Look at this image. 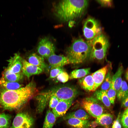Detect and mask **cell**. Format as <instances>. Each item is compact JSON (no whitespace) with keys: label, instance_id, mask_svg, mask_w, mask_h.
<instances>
[{"label":"cell","instance_id":"1","mask_svg":"<svg viewBox=\"0 0 128 128\" xmlns=\"http://www.w3.org/2000/svg\"><path fill=\"white\" fill-rule=\"evenodd\" d=\"M36 85L33 80L24 87L9 90H0V108L3 110H17L21 109L34 96Z\"/></svg>","mask_w":128,"mask_h":128},{"label":"cell","instance_id":"2","mask_svg":"<svg viewBox=\"0 0 128 128\" xmlns=\"http://www.w3.org/2000/svg\"><path fill=\"white\" fill-rule=\"evenodd\" d=\"M88 0H62L54 4L53 11L60 22H66L81 17L88 6Z\"/></svg>","mask_w":128,"mask_h":128},{"label":"cell","instance_id":"3","mask_svg":"<svg viewBox=\"0 0 128 128\" xmlns=\"http://www.w3.org/2000/svg\"><path fill=\"white\" fill-rule=\"evenodd\" d=\"M91 50L89 42L79 38L74 40L68 48L66 51V56L71 64L82 63L90 58Z\"/></svg>","mask_w":128,"mask_h":128},{"label":"cell","instance_id":"4","mask_svg":"<svg viewBox=\"0 0 128 128\" xmlns=\"http://www.w3.org/2000/svg\"><path fill=\"white\" fill-rule=\"evenodd\" d=\"M91 50V59L101 60L105 57L109 46L108 38L101 34L89 41Z\"/></svg>","mask_w":128,"mask_h":128},{"label":"cell","instance_id":"5","mask_svg":"<svg viewBox=\"0 0 128 128\" xmlns=\"http://www.w3.org/2000/svg\"><path fill=\"white\" fill-rule=\"evenodd\" d=\"M101 102L94 96H90L82 99L81 105L89 114L96 118L104 113L105 111Z\"/></svg>","mask_w":128,"mask_h":128},{"label":"cell","instance_id":"6","mask_svg":"<svg viewBox=\"0 0 128 128\" xmlns=\"http://www.w3.org/2000/svg\"><path fill=\"white\" fill-rule=\"evenodd\" d=\"M46 92L50 97L54 96L59 100H73L78 93L75 87L68 85L57 86Z\"/></svg>","mask_w":128,"mask_h":128},{"label":"cell","instance_id":"7","mask_svg":"<svg viewBox=\"0 0 128 128\" xmlns=\"http://www.w3.org/2000/svg\"><path fill=\"white\" fill-rule=\"evenodd\" d=\"M101 28L98 21L95 18L89 17L85 21L83 32L84 36L88 41L93 39L101 34Z\"/></svg>","mask_w":128,"mask_h":128},{"label":"cell","instance_id":"8","mask_svg":"<svg viewBox=\"0 0 128 128\" xmlns=\"http://www.w3.org/2000/svg\"><path fill=\"white\" fill-rule=\"evenodd\" d=\"M33 117L26 112H20L16 115L10 128H31L34 123Z\"/></svg>","mask_w":128,"mask_h":128},{"label":"cell","instance_id":"9","mask_svg":"<svg viewBox=\"0 0 128 128\" xmlns=\"http://www.w3.org/2000/svg\"><path fill=\"white\" fill-rule=\"evenodd\" d=\"M37 52L41 56L47 58L55 53V47L53 43L46 37L41 39L37 47Z\"/></svg>","mask_w":128,"mask_h":128},{"label":"cell","instance_id":"10","mask_svg":"<svg viewBox=\"0 0 128 128\" xmlns=\"http://www.w3.org/2000/svg\"><path fill=\"white\" fill-rule=\"evenodd\" d=\"M22 60L19 53H16L8 60V67L5 70L13 74L20 73L22 71Z\"/></svg>","mask_w":128,"mask_h":128},{"label":"cell","instance_id":"11","mask_svg":"<svg viewBox=\"0 0 128 128\" xmlns=\"http://www.w3.org/2000/svg\"><path fill=\"white\" fill-rule=\"evenodd\" d=\"M51 69L62 67L63 66L71 64L68 58L63 55H58L53 54L47 58Z\"/></svg>","mask_w":128,"mask_h":128},{"label":"cell","instance_id":"12","mask_svg":"<svg viewBox=\"0 0 128 128\" xmlns=\"http://www.w3.org/2000/svg\"><path fill=\"white\" fill-rule=\"evenodd\" d=\"M110 66V64H108L91 74L94 83L93 91L102 83Z\"/></svg>","mask_w":128,"mask_h":128},{"label":"cell","instance_id":"13","mask_svg":"<svg viewBox=\"0 0 128 128\" xmlns=\"http://www.w3.org/2000/svg\"><path fill=\"white\" fill-rule=\"evenodd\" d=\"M22 71L28 79L32 75L38 74L43 71L38 67L31 64L26 60H22Z\"/></svg>","mask_w":128,"mask_h":128},{"label":"cell","instance_id":"14","mask_svg":"<svg viewBox=\"0 0 128 128\" xmlns=\"http://www.w3.org/2000/svg\"><path fill=\"white\" fill-rule=\"evenodd\" d=\"M73 100H59L56 106L52 109V112L57 117L64 115L72 104Z\"/></svg>","mask_w":128,"mask_h":128},{"label":"cell","instance_id":"15","mask_svg":"<svg viewBox=\"0 0 128 128\" xmlns=\"http://www.w3.org/2000/svg\"><path fill=\"white\" fill-rule=\"evenodd\" d=\"M28 61L30 63L39 68L43 71L48 69V66L45 62L44 58L35 53H32L29 55Z\"/></svg>","mask_w":128,"mask_h":128},{"label":"cell","instance_id":"16","mask_svg":"<svg viewBox=\"0 0 128 128\" xmlns=\"http://www.w3.org/2000/svg\"><path fill=\"white\" fill-rule=\"evenodd\" d=\"M78 82L81 87L85 91H93L94 83L91 74L80 78Z\"/></svg>","mask_w":128,"mask_h":128},{"label":"cell","instance_id":"17","mask_svg":"<svg viewBox=\"0 0 128 128\" xmlns=\"http://www.w3.org/2000/svg\"><path fill=\"white\" fill-rule=\"evenodd\" d=\"M123 72V68L122 64L120 65L117 71L112 77V83L117 94L120 88L122 82V75Z\"/></svg>","mask_w":128,"mask_h":128},{"label":"cell","instance_id":"18","mask_svg":"<svg viewBox=\"0 0 128 128\" xmlns=\"http://www.w3.org/2000/svg\"><path fill=\"white\" fill-rule=\"evenodd\" d=\"M35 99L37 102L36 111L38 113H41L45 108L50 98L43 92L37 95Z\"/></svg>","mask_w":128,"mask_h":128},{"label":"cell","instance_id":"19","mask_svg":"<svg viewBox=\"0 0 128 128\" xmlns=\"http://www.w3.org/2000/svg\"><path fill=\"white\" fill-rule=\"evenodd\" d=\"M67 123L73 128H88L90 127V122L88 120L72 118L67 120Z\"/></svg>","mask_w":128,"mask_h":128},{"label":"cell","instance_id":"20","mask_svg":"<svg viewBox=\"0 0 128 128\" xmlns=\"http://www.w3.org/2000/svg\"><path fill=\"white\" fill-rule=\"evenodd\" d=\"M63 118V119L64 120H67L72 118L86 120H87L90 118V116L89 114L85 110L82 109H79L67 114Z\"/></svg>","mask_w":128,"mask_h":128},{"label":"cell","instance_id":"21","mask_svg":"<svg viewBox=\"0 0 128 128\" xmlns=\"http://www.w3.org/2000/svg\"><path fill=\"white\" fill-rule=\"evenodd\" d=\"M113 116L111 114L104 113L96 118V122L101 126L108 128L112 123Z\"/></svg>","mask_w":128,"mask_h":128},{"label":"cell","instance_id":"22","mask_svg":"<svg viewBox=\"0 0 128 128\" xmlns=\"http://www.w3.org/2000/svg\"><path fill=\"white\" fill-rule=\"evenodd\" d=\"M94 97L99 100L108 108L111 106V103L106 91L100 90H96L94 94Z\"/></svg>","mask_w":128,"mask_h":128},{"label":"cell","instance_id":"23","mask_svg":"<svg viewBox=\"0 0 128 128\" xmlns=\"http://www.w3.org/2000/svg\"><path fill=\"white\" fill-rule=\"evenodd\" d=\"M23 73L17 74H12L5 69L2 73L1 79L7 81L18 82L23 79Z\"/></svg>","mask_w":128,"mask_h":128},{"label":"cell","instance_id":"24","mask_svg":"<svg viewBox=\"0 0 128 128\" xmlns=\"http://www.w3.org/2000/svg\"><path fill=\"white\" fill-rule=\"evenodd\" d=\"M56 118L52 111L50 110H48L46 113L42 128H52Z\"/></svg>","mask_w":128,"mask_h":128},{"label":"cell","instance_id":"25","mask_svg":"<svg viewBox=\"0 0 128 128\" xmlns=\"http://www.w3.org/2000/svg\"><path fill=\"white\" fill-rule=\"evenodd\" d=\"M90 68H87L75 69L72 71L69 76L70 79L80 78L89 74L90 72Z\"/></svg>","mask_w":128,"mask_h":128},{"label":"cell","instance_id":"26","mask_svg":"<svg viewBox=\"0 0 128 128\" xmlns=\"http://www.w3.org/2000/svg\"><path fill=\"white\" fill-rule=\"evenodd\" d=\"M0 85L2 88L9 90L17 89L23 86L18 82L7 81L2 79H0Z\"/></svg>","mask_w":128,"mask_h":128},{"label":"cell","instance_id":"27","mask_svg":"<svg viewBox=\"0 0 128 128\" xmlns=\"http://www.w3.org/2000/svg\"><path fill=\"white\" fill-rule=\"evenodd\" d=\"M117 96L118 99L119 101L128 96V85L125 81L122 80L120 88Z\"/></svg>","mask_w":128,"mask_h":128},{"label":"cell","instance_id":"28","mask_svg":"<svg viewBox=\"0 0 128 128\" xmlns=\"http://www.w3.org/2000/svg\"><path fill=\"white\" fill-rule=\"evenodd\" d=\"M11 119L9 114L0 113V128H8L10 126Z\"/></svg>","mask_w":128,"mask_h":128},{"label":"cell","instance_id":"29","mask_svg":"<svg viewBox=\"0 0 128 128\" xmlns=\"http://www.w3.org/2000/svg\"><path fill=\"white\" fill-rule=\"evenodd\" d=\"M110 68L106 75L105 78L102 84L100 90L106 92L110 88L112 83V78L111 75Z\"/></svg>","mask_w":128,"mask_h":128},{"label":"cell","instance_id":"30","mask_svg":"<svg viewBox=\"0 0 128 128\" xmlns=\"http://www.w3.org/2000/svg\"><path fill=\"white\" fill-rule=\"evenodd\" d=\"M106 92L110 103L112 104H114L117 93L112 83L110 87Z\"/></svg>","mask_w":128,"mask_h":128},{"label":"cell","instance_id":"31","mask_svg":"<svg viewBox=\"0 0 128 128\" xmlns=\"http://www.w3.org/2000/svg\"><path fill=\"white\" fill-rule=\"evenodd\" d=\"M121 122L124 128H128V107L124 111L121 118Z\"/></svg>","mask_w":128,"mask_h":128},{"label":"cell","instance_id":"32","mask_svg":"<svg viewBox=\"0 0 128 128\" xmlns=\"http://www.w3.org/2000/svg\"><path fill=\"white\" fill-rule=\"evenodd\" d=\"M56 78L58 81L64 83L68 81L69 76L67 72L64 71L59 74Z\"/></svg>","mask_w":128,"mask_h":128},{"label":"cell","instance_id":"33","mask_svg":"<svg viewBox=\"0 0 128 128\" xmlns=\"http://www.w3.org/2000/svg\"><path fill=\"white\" fill-rule=\"evenodd\" d=\"M63 67H58L51 69L49 78L52 79L56 77L59 74L64 71Z\"/></svg>","mask_w":128,"mask_h":128},{"label":"cell","instance_id":"34","mask_svg":"<svg viewBox=\"0 0 128 128\" xmlns=\"http://www.w3.org/2000/svg\"><path fill=\"white\" fill-rule=\"evenodd\" d=\"M59 100L55 96H51L49 102V107L52 109L55 108L58 103Z\"/></svg>","mask_w":128,"mask_h":128},{"label":"cell","instance_id":"35","mask_svg":"<svg viewBox=\"0 0 128 128\" xmlns=\"http://www.w3.org/2000/svg\"><path fill=\"white\" fill-rule=\"evenodd\" d=\"M96 1L101 6L105 7H110L112 5V0H97Z\"/></svg>","mask_w":128,"mask_h":128},{"label":"cell","instance_id":"36","mask_svg":"<svg viewBox=\"0 0 128 128\" xmlns=\"http://www.w3.org/2000/svg\"><path fill=\"white\" fill-rule=\"evenodd\" d=\"M120 113L118 115L117 119L114 121L112 126V128H121V125L119 122V118L120 116Z\"/></svg>","mask_w":128,"mask_h":128},{"label":"cell","instance_id":"37","mask_svg":"<svg viewBox=\"0 0 128 128\" xmlns=\"http://www.w3.org/2000/svg\"><path fill=\"white\" fill-rule=\"evenodd\" d=\"M121 107L124 108L128 107V96L122 100Z\"/></svg>","mask_w":128,"mask_h":128},{"label":"cell","instance_id":"38","mask_svg":"<svg viewBox=\"0 0 128 128\" xmlns=\"http://www.w3.org/2000/svg\"><path fill=\"white\" fill-rule=\"evenodd\" d=\"M98 124L96 121H92L91 122H90V127L91 128H95L97 126Z\"/></svg>","mask_w":128,"mask_h":128},{"label":"cell","instance_id":"39","mask_svg":"<svg viewBox=\"0 0 128 128\" xmlns=\"http://www.w3.org/2000/svg\"><path fill=\"white\" fill-rule=\"evenodd\" d=\"M125 77L126 79L128 81V68L127 69L126 72Z\"/></svg>","mask_w":128,"mask_h":128}]
</instances>
